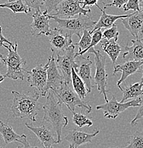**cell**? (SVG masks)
<instances>
[{"label": "cell", "mask_w": 143, "mask_h": 148, "mask_svg": "<svg viewBox=\"0 0 143 148\" xmlns=\"http://www.w3.org/2000/svg\"><path fill=\"white\" fill-rule=\"evenodd\" d=\"M48 92L46 103L43 106V121L51 125L57 135V143H61L62 141V130L68 125V119L63 112L62 103L56 99L52 90H49Z\"/></svg>", "instance_id": "1"}, {"label": "cell", "mask_w": 143, "mask_h": 148, "mask_svg": "<svg viewBox=\"0 0 143 148\" xmlns=\"http://www.w3.org/2000/svg\"><path fill=\"white\" fill-rule=\"evenodd\" d=\"M13 95L11 111L14 118L28 119L32 122L36 120L38 111L40 110V105L38 103L40 95L35 92L33 95L21 93L17 91H12Z\"/></svg>", "instance_id": "2"}, {"label": "cell", "mask_w": 143, "mask_h": 148, "mask_svg": "<svg viewBox=\"0 0 143 148\" xmlns=\"http://www.w3.org/2000/svg\"><path fill=\"white\" fill-rule=\"evenodd\" d=\"M50 19H53L58 24V29H61L64 33L73 36L76 35L78 38H81L84 30H88L94 27L96 21H93L90 16L83 14H78L77 18H61L57 16L49 15Z\"/></svg>", "instance_id": "3"}, {"label": "cell", "mask_w": 143, "mask_h": 148, "mask_svg": "<svg viewBox=\"0 0 143 148\" xmlns=\"http://www.w3.org/2000/svg\"><path fill=\"white\" fill-rule=\"evenodd\" d=\"M8 50V54L6 57L1 56V60L6 65L7 69V73L4 75L5 78H9L13 80H24V73L27 71V69L24 68L27 61L20 56L17 51L18 44L15 43L14 45L8 46L7 44L3 45Z\"/></svg>", "instance_id": "4"}, {"label": "cell", "mask_w": 143, "mask_h": 148, "mask_svg": "<svg viewBox=\"0 0 143 148\" xmlns=\"http://www.w3.org/2000/svg\"><path fill=\"white\" fill-rule=\"evenodd\" d=\"M53 92L58 101L62 104H65L68 108L71 111V112H75L76 107L84 109L88 113L92 111L91 106L88 104L86 102L81 100L78 97L76 92L73 90L71 84H66L64 83L59 89L53 90Z\"/></svg>", "instance_id": "5"}, {"label": "cell", "mask_w": 143, "mask_h": 148, "mask_svg": "<svg viewBox=\"0 0 143 148\" xmlns=\"http://www.w3.org/2000/svg\"><path fill=\"white\" fill-rule=\"evenodd\" d=\"M90 53H93L95 56V73L94 76L95 84L98 86V90L100 94L103 95L105 103L108 101L107 98V74L106 72L105 63L106 58L101 53L99 50H96L95 48H91L88 51Z\"/></svg>", "instance_id": "6"}, {"label": "cell", "mask_w": 143, "mask_h": 148, "mask_svg": "<svg viewBox=\"0 0 143 148\" xmlns=\"http://www.w3.org/2000/svg\"><path fill=\"white\" fill-rule=\"evenodd\" d=\"M142 104V96L132 100L128 102L120 103L117 101L114 95H113L110 101L105 103L96 106L97 110H103L104 117L109 119L115 120L117 117L130 107H140Z\"/></svg>", "instance_id": "7"}, {"label": "cell", "mask_w": 143, "mask_h": 148, "mask_svg": "<svg viewBox=\"0 0 143 148\" xmlns=\"http://www.w3.org/2000/svg\"><path fill=\"white\" fill-rule=\"evenodd\" d=\"M75 53V45L73 44L64 51L63 55L57 53L56 66L62 73L64 83L66 84H71V69H73L76 71L78 67Z\"/></svg>", "instance_id": "8"}, {"label": "cell", "mask_w": 143, "mask_h": 148, "mask_svg": "<svg viewBox=\"0 0 143 148\" xmlns=\"http://www.w3.org/2000/svg\"><path fill=\"white\" fill-rule=\"evenodd\" d=\"M81 0H64L55 9L51 16H57L61 18H73L77 14L90 16L91 10L86 9L81 7Z\"/></svg>", "instance_id": "9"}, {"label": "cell", "mask_w": 143, "mask_h": 148, "mask_svg": "<svg viewBox=\"0 0 143 148\" xmlns=\"http://www.w3.org/2000/svg\"><path fill=\"white\" fill-rule=\"evenodd\" d=\"M48 64L49 63L47 62L45 65H38L30 71H26V73L29 74L27 76V81L30 86L36 88L39 95L42 96H46L48 92L47 90Z\"/></svg>", "instance_id": "10"}, {"label": "cell", "mask_w": 143, "mask_h": 148, "mask_svg": "<svg viewBox=\"0 0 143 148\" xmlns=\"http://www.w3.org/2000/svg\"><path fill=\"white\" fill-rule=\"evenodd\" d=\"M47 37L51 44V50L54 54L56 52H64L73 44L72 36L64 33L58 28L50 29Z\"/></svg>", "instance_id": "11"}, {"label": "cell", "mask_w": 143, "mask_h": 148, "mask_svg": "<svg viewBox=\"0 0 143 148\" xmlns=\"http://www.w3.org/2000/svg\"><path fill=\"white\" fill-rule=\"evenodd\" d=\"M48 66L47 69V90H56L59 89L64 83V78L58 71L56 61L54 59V53L48 59Z\"/></svg>", "instance_id": "12"}, {"label": "cell", "mask_w": 143, "mask_h": 148, "mask_svg": "<svg viewBox=\"0 0 143 148\" xmlns=\"http://www.w3.org/2000/svg\"><path fill=\"white\" fill-rule=\"evenodd\" d=\"M143 14L141 12H135L130 14L127 17L120 18L126 29L137 39H142L143 28Z\"/></svg>", "instance_id": "13"}, {"label": "cell", "mask_w": 143, "mask_h": 148, "mask_svg": "<svg viewBox=\"0 0 143 148\" xmlns=\"http://www.w3.org/2000/svg\"><path fill=\"white\" fill-rule=\"evenodd\" d=\"M33 21L31 24V34L34 36H39L44 34L47 36L50 32V25H49V14L47 12L41 10L36 11L32 15Z\"/></svg>", "instance_id": "14"}, {"label": "cell", "mask_w": 143, "mask_h": 148, "mask_svg": "<svg viewBox=\"0 0 143 148\" xmlns=\"http://www.w3.org/2000/svg\"><path fill=\"white\" fill-rule=\"evenodd\" d=\"M79 56V59L77 61L78 67L76 72L80 78L83 81L87 89L88 93L92 91V88H93V83H92L93 77L91 75V65L93 62L89 58V56L84 57L82 56Z\"/></svg>", "instance_id": "15"}, {"label": "cell", "mask_w": 143, "mask_h": 148, "mask_svg": "<svg viewBox=\"0 0 143 148\" xmlns=\"http://www.w3.org/2000/svg\"><path fill=\"white\" fill-rule=\"evenodd\" d=\"M142 61H127L122 64L116 65L114 67L113 75H115L118 72H121V77L117 82V86H121V83H123L130 75L135 73H142Z\"/></svg>", "instance_id": "16"}, {"label": "cell", "mask_w": 143, "mask_h": 148, "mask_svg": "<svg viewBox=\"0 0 143 148\" xmlns=\"http://www.w3.org/2000/svg\"><path fill=\"white\" fill-rule=\"evenodd\" d=\"M100 132L99 130L95 129L92 133H86V132L78 131L74 129L69 131L67 135H66L65 139L69 143L68 148H78L82 145L86 143H91L92 140Z\"/></svg>", "instance_id": "17"}, {"label": "cell", "mask_w": 143, "mask_h": 148, "mask_svg": "<svg viewBox=\"0 0 143 148\" xmlns=\"http://www.w3.org/2000/svg\"><path fill=\"white\" fill-rule=\"evenodd\" d=\"M25 125L36 135L38 140L41 142L43 148H53V145L58 144L57 140L54 138L53 132L49 127L44 125L35 127L29 123H25Z\"/></svg>", "instance_id": "18"}, {"label": "cell", "mask_w": 143, "mask_h": 148, "mask_svg": "<svg viewBox=\"0 0 143 148\" xmlns=\"http://www.w3.org/2000/svg\"><path fill=\"white\" fill-rule=\"evenodd\" d=\"M132 46H125L123 59L127 61H142L143 58V44L142 39L131 40Z\"/></svg>", "instance_id": "19"}, {"label": "cell", "mask_w": 143, "mask_h": 148, "mask_svg": "<svg viewBox=\"0 0 143 148\" xmlns=\"http://www.w3.org/2000/svg\"><path fill=\"white\" fill-rule=\"evenodd\" d=\"M98 9L102 12V15L100 17L99 20L98 21H96V24L93 27V29L90 30L91 33L93 34L95 30H98V29H101L103 28L104 29H108V28L111 27L113 24H115V21H117L119 18H125L129 16V14L127 15H112V14H106L104 9L101 8V7H98Z\"/></svg>", "instance_id": "20"}, {"label": "cell", "mask_w": 143, "mask_h": 148, "mask_svg": "<svg viewBox=\"0 0 143 148\" xmlns=\"http://www.w3.org/2000/svg\"><path fill=\"white\" fill-rule=\"evenodd\" d=\"M142 78H141L140 82L135 83L134 84L125 86V87L122 88L121 86H118L120 90L122 92V98L120 103H124L128 99H135L142 95Z\"/></svg>", "instance_id": "21"}, {"label": "cell", "mask_w": 143, "mask_h": 148, "mask_svg": "<svg viewBox=\"0 0 143 148\" xmlns=\"http://www.w3.org/2000/svg\"><path fill=\"white\" fill-rule=\"evenodd\" d=\"M99 43L101 49L108 55L113 64L115 65L117 59L122 50L121 46L113 39L107 40L105 38H102Z\"/></svg>", "instance_id": "22"}, {"label": "cell", "mask_w": 143, "mask_h": 148, "mask_svg": "<svg viewBox=\"0 0 143 148\" xmlns=\"http://www.w3.org/2000/svg\"><path fill=\"white\" fill-rule=\"evenodd\" d=\"M0 134L6 145L10 144L13 142L21 143L23 138L26 136L24 134L22 135L17 134L10 125L4 123L1 120H0Z\"/></svg>", "instance_id": "23"}, {"label": "cell", "mask_w": 143, "mask_h": 148, "mask_svg": "<svg viewBox=\"0 0 143 148\" xmlns=\"http://www.w3.org/2000/svg\"><path fill=\"white\" fill-rule=\"evenodd\" d=\"M71 84L73 90L81 100H83L87 95L88 92L83 81L80 78L73 69H71Z\"/></svg>", "instance_id": "24"}, {"label": "cell", "mask_w": 143, "mask_h": 148, "mask_svg": "<svg viewBox=\"0 0 143 148\" xmlns=\"http://www.w3.org/2000/svg\"><path fill=\"white\" fill-rule=\"evenodd\" d=\"M0 8H8L14 14H29L31 12V9L23 2L22 0H15V1H11V2L0 4Z\"/></svg>", "instance_id": "25"}, {"label": "cell", "mask_w": 143, "mask_h": 148, "mask_svg": "<svg viewBox=\"0 0 143 148\" xmlns=\"http://www.w3.org/2000/svg\"><path fill=\"white\" fill-rule=\"evenodd\" d=\"M91 38L92 33L90 30H84L83 32L82 35H81V38H80L79 42L76 43V44H73L75 46H78V51L75 53V57L76 58L78 57L77 56L80 53L84 51L90 46V42H91Z\"/></svg>", "instance_id": "26"}, {"label": "cell", "mask_w": 143, "mask_h": 148, "mask_svg": "<svg viewBox=\"0 0 143 148\" xmlns=\"http://www.w3.org/2000/svg\"><path fill=\"white\" fill-rule=\"evenodd\" d=\"M72 113H73V122L79 127L86 125L88 127H91L93 125V122L86 115L80 112H73Z\"/></svg>", "instance_id": "27"}, {"label": "cell", "mask_w": 143, "mask_h": 148, "mask_svg": "<svg viewBox=\"0 0 143 148\" xmlns=\"http://www.w3.org/2000/svg\"><path fill=\"white\" fill-rule=\"evenodd\" d=\"M126 148H143V134L141 131H137L130 136V143Z\"/></svg>", "instance_id": "28"}, {"label": "cell", "mask_w": 143, "mask_h": 148, "mask_svg": "<svg viewBox=\"0 0 143 148\" xmlns=\"http://www.w3.org/2000/svg\"><path fill=\"white\" fill-rule=\"evenodd\" d=\"M102 36L103 38H105V39H113L115 41H118V37H119V32H118L116 24H114L111 27L106 29L103 33Z\"/></svg>", "instance_id": "29"}, {"label": "cell", "mask_w": 143, "mask_h": 148, "mask_svg": "<svg viewBox=\"0 0 143 148\" xmlns=\"http://www.w3.org/2000/svg\"><path fill=\"white\" fill-rule=\"evenodd\" d=\"M102 35H103V32H102V31H101V29H98V30H95V32L93 33V36H92L91 42H90V46L88 47V49H86V50L84 51L81 52V53H80L77 56L78 57L79 56H83L84 53H86V52H88V51L89 49H91V48H94V46L95 45H97V44H98V43L101 41V39L103 38Z\"/></svg>", "instance_id": "30"}, {"label": "cell", "mask_w": 143, "mask_h": 148, "mask_svg": "<svg viewBox=\"0 0 143 148\" xmlns=\"http://www.w3.org/2000/svg\"><path fill=\"white\" fill-rule=\"evenodd\" d=\"M64 0H42V4L44 6V11L48 14L51 15L56 7Z\"/></svg>", "instance_id": "31"}, {"label": "cell", "mask_w": 143, "mask_h": 148, "mask_svg": "<svg viewBox=\"0 0 143 148\" xmlns=\"http://www.w3.org/2000/svg\"><path fill=\"white\" fill-rule=\"evenodd\" d=\"M123 9L125 12L127 11L133 10L134 12H141L140 7L139 0H128L127 2L125 5H123Z\"/></svg>", "instance_id": "32"}, {"label": "cell", "mask_w": 143, "mask_h": 148, "mask_svg": "<svg viewBox=\"0 0 143 148\" xmlns=\"http://www.w3.org/2000/svg\"><path fill=\"white\" fill-rule=\"evenodd\" d=\"M24 2L29 9H34L36 11L41 10L43 6L42 0H24Z\"/></svg>", "instance_id": "33"}, {"label": "cell", "mask_w": 143, "mask_h": 148, "mask_svg": "<svg viewBox=\"0 0 143 148\" xmlns=\"http://www.w3.org/2000/svg\"><path fill=\"white\" fill-rule=\"evenodd\" d=\"M127 1L128 0H113L110 4H105L104 9H107L110 7H116L118 8H121L127 2Z\"/></svg>", "instance_id": "34"}, {"label": "cell", "mask_w": 143, "mask_h": 148, "mask_svg": "<svg viewBox=\"0 0 143 148\" xmlns=\"http://www.w3.org/2000/svg\"><path fill=\"white\" fill-rule=\"evenodd\" d=\"M142 110H143V106H142V104L139 107V109H138V112H137L135 117L133 118V120H132V121L130 122V125H131L135 126V125L137 124V123L139 121V120H142V118H143V112H142Z\"/></svg>", "instance_id": "35"}, {"label": "cell", "mask_w": 143, "mask_h": 148, "mask_svg": "<svg viewBox=\"0 0 143 148\" xmlns=\"http://www.w3.org/2000/svg\"><path fill=\"white\" fill-rule=\"evenodd\" d=\"M98 0H83V1H81V4H83L82 7L85 9L86 7H90V6L95 5L98 7Z\"/></svg>", "instance_id": "36"}, {"label": "cell", "mask_w": 143, "mask_h": 148, "mask_svg": "<svg viewBox=\"0 0 143 148\" xmlns=\"http://www.w3.org/2000/svg\"><path fill=\"white\" fill-rule=\"evenodd\" d=\"M4 43H7V44H8L9 45L11 46H13V44H12V43L11 42L10 40L4 36V35H3L2 34V29L0 27V47H1V46H3Z\"/></svg>", "instance_id": "37"}, {"label": "cell", "mask_w": 143, "mask_h": 148, "mask_svg": "<svg viewBox=\"0 0 143 148\" xmlns=\"http://www.w3.org/2000/svg\"><path fill=\"white\" fill-rule=\"evenodd\" d=\"M21 143H22L23 146L18 145L17 148H38V147H33V146L29 144L28 140H27V136H25L24 138H23L22 141H21Z\"/></svg>", "instance_id": "38"}, {"label": "cell", "mask_w": 143, "mask_h": 148, "mask_svg": "<svg viewBox=\"0 0 143 148\" xmlns=\"http://www.w3.org/2000/svg\"><path fill=\"white\" fill-rule=\"evenodd\" d=\"M4 78H5V77H4V75H1V74H0V83L2 82V81H4Z\"/></svg>", "instance_id": "39"}, {"label": "cell", "mask_w": 143, "mask_h": 148, "mask_svg": "<svg viewBox=\"0 0 143 148\" xmlns=\"http://www.w3.org/2000/svg\"><path fill=\"white\" fill-rule=\"evenodd\" d=\"M7 2H11V1H15V0H7Z\"/></svg>", "instance_id": "40"}, {"label": "cell", "mask_w": 143, "mask_h": 148, "mask_svg": "<svg viewBox=\"0 0 143 148\" xmlns=\"http://www.w3.org/2000/svg\"><path fill=\"white\" fill-rule=\"evenodd\" d=\"M1 56H2V55L0 54V61H1Z\"/></svg>", "instance_id": "41"}, {"label": "cell", "mask_w": 143, "mask_h": 148, "mask_svg": "<svg viewBox=\"0 0 143 148\" xmlns=\"http://www.w3.org/2000/svg\"><path fill=\"white\" fill-rule=\"evenodd\" d=\"M109 148H119V147H109ZM123 148H126V147H123Z\"/></svg>", "instance_id": "42"}, {"label": "cell", "mask_w": 143, "mask_h": 148, "mask_svg": "<svg viewBox=\"0 0 143 148\" xmlns=\"http://www.w3.org/2000/svg\"><path fill=\"white\" fill-rule=\"evenodd\" d=\"M0 148H4V147H0Z\"/></svg>", "instance_id": "43"}]
</instances>
